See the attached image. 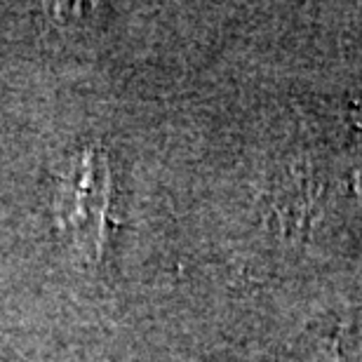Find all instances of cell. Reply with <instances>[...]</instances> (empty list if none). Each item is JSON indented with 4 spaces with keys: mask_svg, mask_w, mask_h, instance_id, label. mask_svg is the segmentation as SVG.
Masks as SVG:
<instances>
[{
    "mask_svg": "<svg viewBox=\"0 0 362 362\" xmlns=\"http://www.w3.org/2000/svg\"><path fill=\"white\" fill-rule=\"evenodd\" d=\"M106 158L99 148H90L78 158L76 170L64 186L62 193V221L74 233L78 247L85 252H97V245L104 233L106 207H108V179Z\"/></svg>",
    "mask_w": 362,
    "mask_h": 362,
    "instance_id": "cell-1",
    "label": "cell"
}]
</instances>
